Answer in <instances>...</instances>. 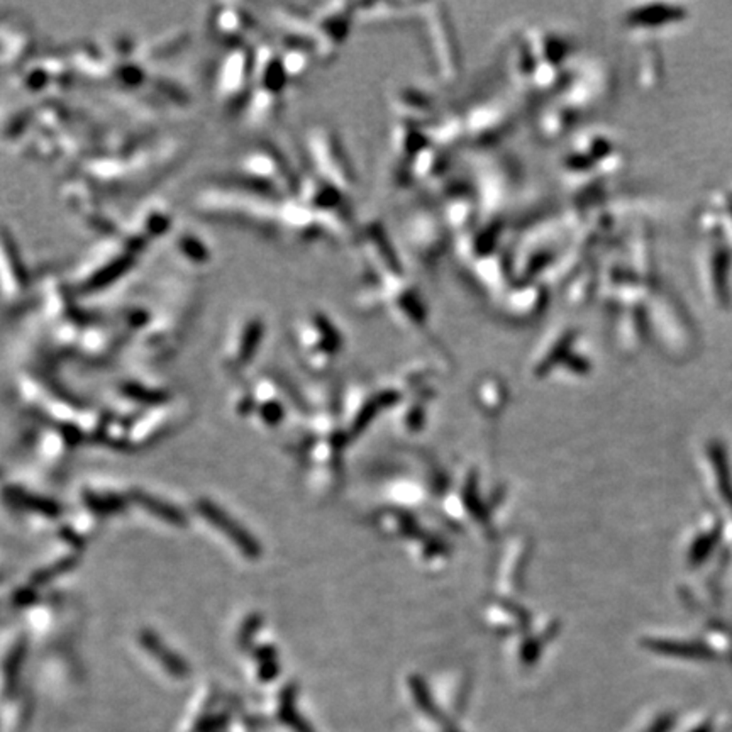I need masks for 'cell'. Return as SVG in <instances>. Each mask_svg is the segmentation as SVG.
Returning <instances> with one entry per match:
<instances>
[{"mask_svg": "<svg viewBox=\"0 0 732 732\" xmlns=\"http://www.w3.org/2000/svg\"><path fill=\"white\" fill-rule=\"evenodd\" d=\"M146 250L148 246L139 243L122 228L121 232L105 238L90 251L70 276L68 284L77 297L104 292L133 270Z\"/></svg>", "mask_w": 732, "mask_h": 732, "instance_id": "cell-1", "label": "cell"}, {"mask_svg": "<svg viewBox=\"0 0 732 732\" xmlns=\"http://www.w3.org/2000/svg\"><path fill=\"white\" fill-rule=\"evenodd\" d=\"M209 29L214 36L221 41L231 43L234 46H246L245 41L250 38L251 33L256 27V22L250 12H246L241 5L222 4L215 5L209 14Z\"/></svg>", "mask_w": 732, "mask_h": 732, "instance_id": "cell-7", "label": "cell"}, {"mask_svg": "<svg viewBox=\"0 0 732 732\" xmlns=\"http://www.w3.org/2000/svg\"><path fill=\"white\" fill-rule=\"evenodd\" d=\"M282 202L284 200H273L224 183L200 193L195 207L213 221L270 232L278 230V209Z\"/></svg>", "mask_w": 732, "mask_h": 732, "instance_id": "cell-2", "label": "cell"}, {"mask_svg": "<svg viewBox=\"0 0 732 732\" xmlns=\"http://www.w3.org/2000/svg\"><path fill=\"white\" fill-rule=\"evenodd\" d=\"M27 265L11 232L0 228V306L7 310L24 306L31 295Z\"/></svg>", "mask_w": 732, "mask_h": 732, "instance_id": "cell-4", "label": "cell"}, {"mask_svg": "<svg viewBox=\"0 0 732 732\" xmlns=\"http://www.w3.org/2000/svg\"><path fill=\"white\" fill-rule=\"evenodd\" d=\"M503 109V107H502ZM501 105H497V104H492V105H488V107H482V109H479L477 111V114L470 119V122H468V135H475L477 137H480L482 141H492V139H495V137H499V133H503L505 129H507V126H509V121H510V117L509 114L505 113V111H502ZM473 136V137H475Z\"/></svg>", "mask_w": 732, "mask_h": 732, "instance_id": "cell-9", "label": "cell"}, {"mask_svg": "<svg viewBox=\"0 0 732 732\" xmlns=\"http://www.w3.org/2000/svg\"><path fill=\"white\" fill-rule=\"evenodd\" d=\"M254 50L234 46L219 61L214 78V96L228 114L245 113L253 90Z\"/></svg>", "mask_w": 732, "mask_h": 732, "instance_id": "cell-3", "label": "cell"}, {"mask_svg": "<svg viewBox=\"0 0 732 732\" xmlns=\"http://www.w3.org/2000/svg\"><path fill=\"white\" fill-rule=\"evenodd\" d=\"M308 148L314 161L312 165L315 167V176L339 191L347 189V192L354 185V172L336 136L328 129H314L308 133Z\"/></svg>", "mask_w": 732, "mask_h": 732, "instance_id": "cell-5", "label": "cell"}, {"mask_svg": "<svg viewBox=\"0 0 732 732\" xmlns=\"http://www.w3.org/2000/svg\"><path fill=\"white\" fill-rule=\"evenodd\" d=\"M172 251L175 260H178L183 267L192 270H202L213 265L214 250L200 234L191 228H175L172 232Z\"/></svg>", "mask_w": 732, "mask_h": 732, "instance_id": "cell-8", "label": "cell"}, {"mask_svg": "<svg viewBox=\"0 0 732 732\" xmlns=\"http://www.w3.org/2000/svg\"><path fill=\"white\" fill-rule=\"evenodd\" d=\"M175 228L174 211L168 202L161 199H150L139 206L124 231L150 248L154 241L172 236Z\"/></svg>", "mask_w": 732, "mask_h": 732, "instance_id": "cell-6", "label": "cell"}]
</instances>
